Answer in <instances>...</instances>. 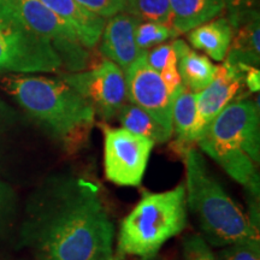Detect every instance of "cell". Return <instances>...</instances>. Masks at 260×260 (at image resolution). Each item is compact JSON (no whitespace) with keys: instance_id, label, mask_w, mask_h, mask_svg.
<instances>
[{"instance_id":"5bb4252c","label":"cell","mask_w":260,"mask_h":260,"mask_svg":"<svg viewBox=\"0 0 260 260\" xmlns=\"http://www.w3.org/2000/svg\"><path fill=\"white\" fill-rule=\"evenodd\" d=\"M40 2L73 29L84 47H95L106 24L105 18L84 9L76 0H40Z\"/></svg>"},{"instance_id":"6da1fadb","label":"cell","mask_w":260,"mask_h":260,"mask_svg":"<svg viewBox=\"0 0 260 260\" xmlns=\"http://www.w3.org/2000/svg\"><path fill=\"white\" fill-rule=\"evenodd\" d=\"M115 225L93 182H54L30 228L40 260H104L112 256Z\"/></svg>"},{"instance_id":"e0dca14e","label":"cell","mask_w":260,"mask_h":260,"mask_svg":"<svg viewBox=\"0 0 260 260\" xmlns=\"http://www.w3.org/2000/svg\"><path fill=\"white\" fill-rule=\"evenodd\" d=\"M188 32V40L195 50L217 61L225 59L233 40V27L226 17L213 18Z\"/></svg>"},{"instance_id":"cb8c5ba5","label":"cell","mask_w":260,"mask_h":260,"mask_svg":"<svg viewBox=\"0 0 260 260\" xmlns=\"http://www.w3.org/2000/svg\"><path fill=\"white\" fill-rule=\"evenodd\" d=\"M84 9L103 18H111L124 10L125 0H76Z\"/></svg>"},{"instance_id":"83f0119b","label":"cell","mask_w":260,"mask_h":260,"mask_svg":"<svg viewBox=\"0 0 260 260\" xmlns=\"http://www.w3.org/2000/svg\"><path fill=\"white\" fill-rule=\"evenodd\" d=\"M12 115V111L9 109L8 105L0 99V124H3L6 119L10 118V116Z\"/></svg>"},{"instance_id":"f546056e","label":"cell","mask_w":260,"mask_h":260,"mask_svg":"<svg viewBox=\"0 0 260 260\" xmlns=\"http://www.w3.org/2000/svg\"><path fill=\"white\" fill-rule=\"evenodd\" d=\"M104 260H112V256H111V258H107V259H104Z\"/></svg>"},{"instance_id":"4316f807","label":"cell","mask_w":260,"mask_h":260,"mask_svg":"<svg viewBox=\"0 0 260 260\" xmlns=\"http://www.w3.org/2000/svg\"><path fill=\"white\" fill-rule=\"evenodd\" d=\"M243 83L249 92L258 93L260 89V70L255 67H248L243 75Z\"/></svg>"},{"instance_id":"7a4b0ae2","label":"cell","mask_w":260,"mask_h":260,"mask_svg":"<svg viewBox=\"0 0 260 260\" xmlns=\"http://www.w3.org/2000/svg\"><path fill=\"white\" fill-rule=\"evenodd\" d=\"M180 154L186 167L187 207L197 219L205 241L214 247H225L259 240V229L211 174L203 154L193 146Z\"/></svg>"},{"instance_id":"9c48e42d","label":"cell","mask_w":260,"mask_h":260,"mask_svg":"<svg viewBox=\"0 0 260 260\" xmlns=\"http://www.w3.org/2000/svg\"><path fill=\"white\" fill-rule=\"evenodd\" d=\"M8 3L32 31L53 44L63 64H67L70 70L76 71L84 68L88 58L86 47L63 19L40 0H8Z\"/></svg>"},{"instance_id":"ba28073f","label":"cell","mask_w":260,"mask_h":260,"mask_svg":"<svg viewBox=\"0 0 260 260\" xmlns=\"http://www.w3.org/2000/svg\"><path fill=\"white\" fill-rule=\"evenodd\" d=\"M61 80L104 119L117 116L126 102L124 73L111 60H104L92 70L63 75Z\"/></svg>"},{"instance_id":"d4e9b609","label":"cell","mask_w":260,"mask_h":260,"mask_svg":"<svg viewBox=\"0 0 260 260\" xmlns=\"http://www.w3.org/2000/svg\"><path fill=\"white\" fill-rule=\"evenodd\" d=\"M147 63L152 69L160 73L162 69L172 63H177V58L175 56V52L172 50L171 45H160L154 50L147 52Z\"/></svg>"},{"instance_id":"603a6c76","label":"cell","mask_w":260,"mask_h":260,"mask_svg":"<svg viewBox=\"0 0 260 260\" xmlns=\"http://www.w3.org/2000/svg\"><path fill=\"white\" fill-rule=\"evenodd\" d=\"M184 260H217L201 235H189L183 243Z\"/></svg>"},{"instance_id":"7c38bea8","label":"cell","mask_w":260,"mask_h":260,"mask_svg":"<svg viewBox=\"0 0 260 260\" xmlns=\"http://www.w3.org/2000/svg\"><path fill=\"white\" fill-rule=\"evenodd\" d=\"M138 18L129 14H117L104 27L100 51L123 70L147 51H141L135 41V30L140 24Z\"/></svg>"},{"instance_id":"3957f363","label":"cell","mask_w":260,"mask_h":260,"mask_svg":"<svg viewBox=\"0 0 260 260\" xmlns=\"http://www.w3.org/2000/svg\"><path fill=\"white\" fill-rule=\"evenodd\" d=\"M198 145L233 180L259 199L260 160L259 105L237 100L228 105L207 126Z\"/></svg>"},{"instance_id":"ac0fdd59","label":"cell","mask_w":260,"mask_h":260,"mask_svg":"<svg viewBox=\"0 0 260 260\" xmlns=\"http://www.w3.org/2000/svg\"><path fill=\"white\" fill-rule=\"evenodd\" d=\"M197 113V93L182 86L172 103V132L176 134L174 147L178 154L190 147V134Z\"/></svg>"},{"instance_id":"30bf717a","label":"cell","mask_w":260,"mask_h":260,"mask_svg":"<svg viewBox=\"0 0 260 260\" xmlns=\"http://www.w3.org/2000/svg\"><path fill=\"white\" fill-rule=\"evenodd\" d=\"M147 52L124 70L126 99L142 109L172 135V103L160 75L147 63Z\"/></svg>"},{"instance_id":"484cf974","label":"cell","mask_w":260,"mask_h":260,"mask_svg":"<svg viewBox=\"0 0 260 260\" xmlns=\"http://www.w3.org/2000/svg\"><path fill=\"white\" fill-rule=\"evenodd\" d=\"M259 0H224V5L228 11V19L230 24L236 21L242 12L249 11V10H255Z\"/></svg>"},{"instance_id":"8992f818","label":"cell","mask_w":260,"mask_h":260,"mask_svg":"<svg viewBox=\"0 0 260 260\" xmlns=\"http://www.w3.org/2000/svg\"><path fill=\"white\" fill-rule=\"evenodd\" d=\"M63 60L53 44L32 31L0 0V70L11 73H56Z\"/></svg>"},{"instance_id":"4fadbf2b","label":"cell","mask_w":260,"mask_h":260,"mask_svg":"<svg viewBox=\"0 0 260 260\" xmlns=\"http://www.w3.org/2000/svg\"><path fill=\"white\" fill-rule=\"evenodd\" d=\"M232 27L233 40L225 61L230 65L258 67L260 61V17L258 9L242 12Z\"/></svg>"},{"instance_id":"9a60e30c","label":"cell","mask_w":260,"mask_h":260,"mask_svg":"<svg viewBox=\"0 0 260 260\" xmlns=\"http://www.w3.org/2000/svg\"><path fill=\"white\" fill-rule=\"evenodd\" d=\"M175 56L177 58V69L182 84L193 93H199L213 81L216 67L206 56L190 50L182 39H177L171 44Z\"/></svg>"},{"instance_id":"277c9868","label":"cell","mask_w":260,"mask_h":260,"mask_svg":"<svg viewBox=\"0 0 260 260\" xmlns=\"http://www.w3.org/2000/svg\"><path fill=\"white\" fill-rule=\"evenodd\" d=\"M2 87L65 145L75 147L88 136L95 112L61 79L9 75L3 77Z\"/></svg>"},{"instance_id":"5b68a950","label":"cell","mask_w":260,"mask_h":260,"mask_svg":"<svg viewBox=\"0 0 260 260\" xmlns=\"http://www.w3.org/2000/svg\"><path fill=\"white\" fill-rule=\"evenodd\" d=\"M187 225L186 187L147 193L122 220L117 249L122 255L148 260Z\"/></svg>"},{"instance_id":"d6986e66","label":"cell","mask_w":260,"mask_h":260,"mask_svg":"<svg viewBox=\"0 0 260 260\" xmlns=\"http://www.w3.org/2000/svg\"><path fill=\"white\" fill-rule=\"evenodd\" d=\"M117 116L123 128L136 135L145 136L152 140L154 144L155 142L165 144L171 138L170 133H168L160 124H158L148 113L133 104H124Z\"/></svg>"},{"instance_id":"8fae6325","label":"cell","mask_w":260,"mask_h":260,"mask_svg":"<svg viewBox=\"0 0 260 260\" xmlns=\"http://www.w3.org/2000/svg\"><path fill=\"white\" fill-rule=\"evenodd\" d=\"M245 73L224 61L216 67L213 81L206 88L197 93V113L190 134L191 145L204 134L211 122L233 103L241 89Z\"/></svg>"},{"instance_id":"ffe728a7","label":"cell","mask_w":260,"mask_h":260,"mask_svg":"<svg viewBox=\"0 0 260 260\" xmlns=\"http://www.w3.org/2000/svg\"><path fill=\"white\" fill-rule=\"evenodd\" d=\"M126 14L139 21L170 24L171 8L169 0H125Z\"/></svg>"},{"instance_id":"44dd1931","label":"cell","mask_w":260,"mask_h":260,"mask_svg":"<svg viewBox=\"0 0 260 260\" xmlns=\"http://www.w3.org/2000/svg\"><path fill=\"white\" fill-rule=\"evenodd\" d=\"M178 34L171 25L154 23V22H145L140 23L135 30V41L141 51H147L149 48L159 46L169 39L177 38Z\"/></svg>"},{"instance_id":"52a82bcc","label":"cell","mask_w":260,"mask_h":260,"mask_svg":"<svg viewBox=\"0 0 260 260\" xmlns=\"http://www.w3.org/2000/svg\"><path fill=\"white\" fill-rule=\"evenodd\" d=\"M154 142L124 128L104 126L105 176L121 187L141 184Z\"/></svg>"},{"instance_id":"f1b7e54d","label":"cell","mask_w":260,"mask_h":260,"mask_svg":"<svg viewBox=\"0 0 260 260\" xmlns=\"http://www.w3.org/2000/svg\"><path fill=\"white\" fill-rule=\"evenodd\" d=\"M5 197H6V194H5L4 187L0 184V211H2V209L4 207V205H5Z\"/></svg>"},{"instance_id":"2e32d148","label":"cell","mask_w":260,"mask_h":260,"mask_svg":"<svg viewBox=\"0 0 260 260\" xmlns=\"http://www.w3.org/2000/svg\"><path fill=\"white\" fill-rule=\"evenodd\" d=\"M171 28L178 35L218 17L225 10L224 0H169Z\"/></svg>"},{"instance_id":"7402d4cb","label":"cell","mask_w":260,"mask_h":260,"mask_svg":"<svg viewBox=\"0 0 260 260\" xmlns=\"http://www.w3.org/2000/svg\"><path fill=\"white\" fill-rule=\"evenodd\" d=\"M219 260H260L259 240L225 246L219 253Z\"/></svg>"}]
</instances>
